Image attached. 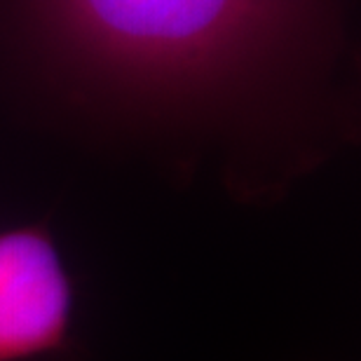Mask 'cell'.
I'll return each instance as SVG.
<instances>
[{"label":"cell","mask_w":361,"mask_h":361,"mask_svg":"<svg viewBox=\"0 0 361 361\" xmlns=\"http://www.w3.org/2000/svg\"><path fill=\"white\" fill-rule=\"evenodd\" d=\"M355 0H0V82L277 192L357 132Z\"/></svg>","instance_id":"obj_1"},{"label":"cell","mask_w":361,"mask_h":361,"mask_svg":"<svg viewBox=\"0 0 361 361\" xmlns=\"http://www.w3.org/2000/svg\"><path fill=\"white\" fill-rule=\"evenodd\" d=\"M75 281L42 223L0 228V361H38L73 341Z\"/></svg>","instance_id":"obj_2"}]
</instances>
